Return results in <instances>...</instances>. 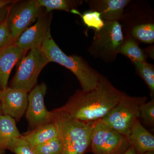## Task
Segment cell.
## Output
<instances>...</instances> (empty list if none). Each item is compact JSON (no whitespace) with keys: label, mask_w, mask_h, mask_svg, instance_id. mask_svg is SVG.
<instances>
[{"label":"cell","mask_w":154,"mask_h":154,"mask_svg":"<svg viewBox=\"0 0 154 154\" xmlns=\"http://www.w3.org/2000/svg\"><path fill=\"white\" fill-rule=\"evenodd\" d=\"M140 118L149 126L154 125V99L145 102L141 105L140 109Z\"/></svg>","instance_id":"24"},{"label":"cell","mask_w":154,"mask_h":154,"mask_svg":"<svg viewBox=\"0 0 154 154\" xmlns=\"http://www.w3.org/2000/svg\"><path fill=\"white\" fill-rule=\"evenodd\" d=\"M25 53L15 42L0 49V89L2 91L8 87L12 69L25 55Z\"/></svg>","instance_id":"12"},{"label":"cell","mask_w":154,"mask_h":154,"mask_svg":"<svg viewBox=\"0 0 154 154\" xmlns=\"http://www.w3.org/2000/svg\"><path fill=\"white\" fill-rule=\"evenodd\" d=\"M126 95L101 75L96 88L89 91L77 90L61 108L72 118L94 122L107 115Z\"/></svg>","instance_id":"1"},{"label":"cell","mask_w":154,"mask_h":154,"mask_svg":"<svg viewBox=\"0 0 154 154\" xmlns=\"http://www.w3.org/2000/svg\"><path fill=\"white\" fill-rule=\"evenodd\" d=\"M134 38L145 43L154 42V25L152 23H146L136 25L132 30Z\"/></svg>","instance_id":"20"},{"label":"cell","mask_w":154,"mask_h":154,"mask_svg":"<svg viewBox=\"0 0 154 154\" xmlns=\"http://www.w3.org/2000/svg\"><path fill=\"white\" fill-rule=\"evenodd\" d=\"M130 146L126 137L96 121L91 134V147L94 154H122Z\"/></svg>","instance_id":"7"},{"label":"cell","mask_w":154,"mask_h":154,"mask_svg":"<svg viewBox=\"0 0 154 154\" xmlns=\"http://www.w3.org/2000/svg\"><path fill=\"white\" fill-rule=\"evenodd\" d=\"M127 138L130 145L134 148L138 154L154 151V135L142 125L139 119H134Z\"/></svg>","instance_id":"13"},{"label":"cell","mask_w":154,"mask_h":154,"mask_svg":"<svg viewBox=\"0 0 154 154\" xmlns=\"http://www.w3.org/2000/svg\"><path fill=\"white\" fill-rule=\"evenodd\" d=\"M2 91L1 90V89H0V96H1V94H2Z\"/></svg>","instance_id":"31"},{"label":"cell","mask_w":154,"mask_h":154,"mask_svg":"<svg viewBox=\"0 0 154 154\" xmlns=\"http://www.w3.org/2000/svg\"><path fill=\"white\" fill-rule=\"evenodd\" d=\"M76 14L82 17L83 22L88 28H93L95 31L101 30L105 25V21L102 19L101 14L97 11H87L83 14L79 11Z\"/></svg>","instance_id":"21"},{"label":"cell","mask_w":154,"mask_h":154,"mask_svg":"<svg viewBox=\"0 0 154 154\" xmlns=\"http://www.w3.org/2000/svg\"><path fill=\"white\" fill-rule=\"evenodd\" d=\"M47 89L46 84L42 83L35 86L28 94L25 113L26 119L32 129L53 121L52 111H48L45 105L44 97Z\"/></svg>","instance_id":"9"},{"label":"cell","mask_w":154,"mask_h":154,"mask_svg":"<svg viewBox=\"0 0 154 154\" xmlns=\"http://www.w3.org/2000/svg\"><path fill=\"white\" fill-rule=\"evenodd\" d=\"M21 135L14 118L0 115V154H5L10 143Z\"/></svg>","instance_id":"16"},{"label":"cell","mask_w":154,"mask_h":154,"mask_svg":"<svg viewBox=\"0 0 154 154\" xmlns=\"http://www.w3.org/2000/svg\"><path fill=\"white\" fill-rule=\"evenodd\" d=\"M146 97H134L126 94L110 113L98 122L125 136L129 135L134 119H140L141 105Z\"/></svg>","instance_id":"5"},{"label":"cell","mask_w":154,"mask_h":154,"mask_svg":"<svg viewBox=\"0 0 154 154\" xmlns=\"http://www.w3.org/2000/svg\"><path fill=\"white\" fill-rule=\"evenodd\" d=\"M33 149L36 154H60V141L57 137Z\"/></svg>","instance_id":"23"},{"label":"cell","mask_w":154,"mask_h":154,"mask_svg":"<svg viewBox=\"0 0 154 154\" xmlns=\"http://www.w3.org/2000/svg\"><path fill=\"white\" fill-rule=\"evenodd\" d=\"M91 11L101 14L104 21H118L123 16L124 8L129 0H94L87 1Z\"/></svg>","instance_id":"14"},{"label":"cell","mask_w":154,"mask_h":154,"mask_svg":"<svg viewBox=\"0 0 154 154\" xmlns=\"http://www.w3.org/2000/svg\"><path fill=\"white\" fill-rule=\"evenodd\" d=\"M14 2V1L11 0H0V11L5 9L9 5Z\"/></svg>","instance_id":"26"},{"label":"cell","mask_w":154,"mask_h":154,"mask_svg":"<svg viewBox=\"0 0 154 154\" xmlns=\"http://www.w3.org/2000/svg\"><path fill=\"white\" fill-rule=\"evenodd\" d=\"M53 121L58 131L60 154H84L91 144L96 122H85L71 118L61 107L52 111Z\"/></svg>","instance_id":"2"},{"label":"cell","mask_w":154,"mask_h":154,"mask_svg":"<svg viewBox=\"0 0 154 154\" xmlns=\"http://www.w3.org/2000/svg\"><path fill=\"white\" fill-rule=\"evenodd\" d=\"M118 53L122 54L128 57L133 63L146 61L145 54L135 40L132 38H128L124 41L119 49Z\"/></svg>","instance_id":"17"},{"label":"cell","mask_w":154,"mask_h":154,"mask_svg":"<svg viewBox=\"0 0 154 154\" xmlns=\"http://www.w3.org/2000/svg\"><path fill=\"white\" fill-rule=\"evenodd\" d=\"M124 41L122 28L119 22L105 21L104 27L95 31L88 51L95 57L110 62L115 60Z\"/></svg>","instance_id":"4"},{"label":"cell","mask_w":154,"mask_h":154,"mask_svg":"<svg viewBox=\"0 0 154 154\" xmlns=\"http://www.w3.org/2000/svg\"><path fill=\"white\" fill-rule=\"evenodd\" d=\"M122 154H138L136 151L132 146H130L128 149Z\"/></svg>","instance_id":"28"},{"label":"cell","mask_w":154,"mask_h":154,"mask_svg":"<svg viewBox=\"0 0 154 154\" xmlns=\"http://www.w3.org/2000/svg\"><path fill=\"white\" fill-rule=\"evenodd\" d=\"M33 148L58 137V131L53 121L45 123L23 135Z\"/></svg>","instance_id":"15"},{"label":"cell","mask_w":154,"mask_h":154,"mask_svg":"<svg viewBox=\"0 0 154 154\" xmlns=\"http://www.w3.org/2000/svg\"><path fill=\"white\" fill-rule=\"evenodd\" d=\"M144 154H154V151L147 152Z\"/></svg>","instance_id":"29"},{"label":"cell","mask_w":154,"mask_h":154,"mask_svg":"<svg viewBox=\"0 0 154 154\" xmlns=\"http://www.w3.org/2000/svg\"><path fill=\"white\" fill-rule=\"evenodd\" d=\"M9 11L5 18L0 23V49L15 42L8 25V18Z\"/></svg>","instance_id":"25"},{"label":"cell","mask_w":154,"mask_h":154,"mask_svg":"<svg viewBox=\"0 0 154 154\" xmlns=\"http://www.w3.org/2000/svg\"><path fill=\"white\" fill-rule=\"evenodd\" d=\"M51 14H42L33 26L28 28L22 33L15 44L24 51L27 52L35 48L40 47L50 29Z\"/></svg>","instance_id":"10"},{"label":"cell","mask_w":154,"mask_h":154,"mask_svg":"<svg viewBox=\"0 0 154 154\" xmlns=\"http://www.w3.org/2000/svg\"><path fill=\"white\" fill-rule=\"evenodd\" d=\"M138 74L143 79L150 90L152 98L154 96V68L146 61L134 63Z\"/></svg>","instance_id":"19"},{"label":"cell","mask_w":154,"mask_h":154,"mask_svg":"<svg viewBox=\"0 0 154 154\" xmlns=\"http://www.w3.org/2000/svg\"><path fill=\"white\" fill-rule=\"evenodd\" d=\"M2 107H1V102H0V115H2Z\"/></svg>","instance_id":"30"},{"label":"cell","mask_w":154,"mask_h":154,"mask_svg":"<svg viewBox=\"0 0 154 154\" xmlns=\"http://www.w3.org/2000/svg\"><path fill=\"white\" fill-rule=\"evenodd\" d=\"M42 8L38 0L23 1L12 6L8 15V22L15 42L28 26L42 14Z\"/></svg>","instance_id":"8"},{"label":"cell","mask_w":154,"mask_h":154,"mask_svg":"<svg viewBox=\"0 0 154 154\" xmlns=\"http://www.w3.org/2000/svg\"><path fill=\"white\" fill-rule=\"evenodd\" d=\"M28 92L21 89L7 87L0 96L3 115H8L19 121L24 115L28 103Z\"/></svg>","instance_id":"11"},{"label":"cell","mask_w":154,"mask_h":154,"mask_svg":"<svg viewBox=\"0 0 154 154\" xmlns=\"http://www.w3.org/2000/svg\"><path fill=\"white\" fill-rule=\"evenodd\" d=\"M41 7L46 9L45 13H49L54 10L64 11L71 12L77 10V6L83 1H68V0H38Z\"/></svg>","instance_id":"18"},{"label":"cell","mask_w":154,"mask_h":154,"mask_svg":"<svg viewBox=\"0 0 154 154\" xmlns=\"http://www.w3.org/2000/svg\"><path fill=\"white\" fill-rule=\"evenodd\" d=\"M10 9L11 8H7V9H3L2 11H0V23L2 22L4 19L5 18Z\"/></svg>","instance_id":"27"},{"label":"cell","mask_w":154,"mask_h":154,"mask_svg":"<svg viewBox=\"0 0 154 154\" xmlns=\"http://www.w3.org/2000/svg\"><path fill=\"white\" fill-rule=\"evenodd\" d=\"M8 149L15 154H36L33 148L22 134L10 143Z\"/></svg>","instance_id":"22"},{"label":"cell","mask_w":154,"mask_h":154,"mask_svg":"<svg viewBox=\"0 0 154 154\" xmlns=\"http://www.w3.org/2000/svg\"><path fill=\"white\" fill-rule=\"evenodd\" d=\"M40 47L30 49L17 64L16 74L11 82V88L30 92L37 84L38 75L49 63Z\"/></svg>","instance_id":"6"},{"label":"cell","mask_w":154,"mask_h":154,"mask_svg":"<svg viewBox=\"0 0 154 154\" xmlns=\"http://www.w3.org/2000/svg\"><path fill=\"white\" fill-rule=\"evenodd\" d=\"M40 49L49 63H56L71 71L79 80L83 91H90L97 86L101 75L82 57L66 55L54 40L50 29L48 31Z\"/></svg>","instance_id":"3"}]
</instances>
